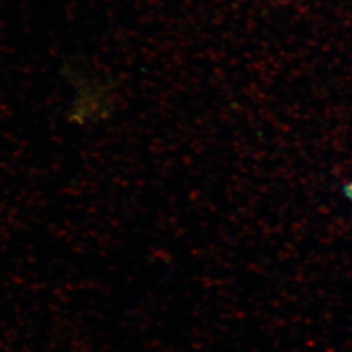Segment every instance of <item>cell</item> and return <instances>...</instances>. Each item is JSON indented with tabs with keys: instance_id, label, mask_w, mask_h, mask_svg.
Returning <instances> with one entry per match:
<instances>
[{
	"instance_id": "cell-1",
	"label": "cell",
	"mask_w": 352,
	"mask_h": 352,
	"mask_svg": "<svg viewBox=\"0 0 352 352\" xmlns=\"http://www.w3.org/2000/svg\"><path fill=\"white\" fill-rule=\"evenodd\" d=\"M343 192H344V195H346V197L352 201V183H349V184H346L344 187H343Z\"/></svg>"
}]
</instances>
